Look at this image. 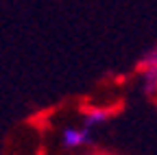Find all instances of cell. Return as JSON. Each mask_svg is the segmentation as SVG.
Returning a JSON list of instances; mask_svg holds the SVG:
<instances>
[{"mask_svg": "<svg viewBox=\"0 0 157 155\" xmlns=\"http://www.w3.org/2000/svg\"><path fill=\"white\" fill-rule=\"evenodd\" d=\"M92 140V127L83 125V127H68L61 133V142L66 149H78V146H85Z\"/></svg>", "mask_w": 157, "mask_h": 155, "instance_id": "cell-1", "label": "cell"}, {"mask_svg": "<svg viewBox=\"0 0 157 155\" xmlns=\"http://www.w3.org/2000/svg\"><path fill=\"white\" fill-rule=\"evenodd\" d=\"M107 118H109V111H107V109L94 107V109H87V114H85V125L94 129V127H98V125H103Z\"/></svg>", "mask_w": 157, "mask_h": 155, "instance_id": "cell-2", "label": "cell"}]
</instances>
